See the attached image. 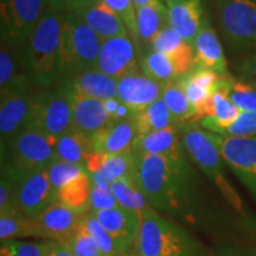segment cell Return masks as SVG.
I'll list each match as a JSON object with an SVG mask.
<instances>
[{
  "mask_svg": "<svg viewBox=\"0 0 256 256\" xmlns=\"http://www.w3.org/2000/svg\"><path fill=\"white\" fill-rule=\"evenodd\" d=\"M136 164L138 184L150 206L158 212L186 215L194 191V172L186 156H142L136 158Z\"/></svg>",
  "mask_w": 256,
  "mask_h": 256,
  "instance_id": "obj_1",
  "label": "cell"
},
{
  "mask_svg": "<svg viewBox=\"0 0 256 256\" xmlns=\"http://www.w3.org/2000/svg\"><path fill=\"white\" fill-rule=\"evenodd\" d=\"M64 12L48 6L46 14L22 46L25 66L34 82L51 87L60 80V30Z\"/></svg>",
  "mask_w": 256,
  "mask_h": 256,
  "instance_id": "obj_2",
  "label": "cell"
},
{
  "mask_svg": "<svg viewBox=\"0 0 256 256\" xmlns=\"http://www.w3.org/2000/svg\"><path fill=\"white\" fill-rule=\"evenodd\" d=\"M132 256H196V242L185 230L151 206L139 212Z\"/></svg>",
  "mask_w": 256,
  "mask_h": 256,
  "instance_id": "obj_3",
  "label": "cell"
},
{
  "mask_svg": "<svg viewBox=\"0 0 256 256\" xmlns=\"http://www.w3.org/2000/svg\"><path fill=\"white\" fill-rule=\"evenodd\" d=\"M101 40L78 14L66 12L60 30V83L96 69Z\"/></svg>",
  "mask_w": 256,
  "mask_h": 256,
  "instance_id": "obj_4",
  "label": "cell"
},
{
  "mask_svg": "<svg viewBox=\"0 0 256 256\" xmlns=\"http://www.w3.org/2000/svg\"><path fill=\"white\" fill-rule=\"evenodd\" d=\"M180 136L184 150L192 162L200 168L204 174L215 184L220 194L240 215H246L244 206L230 182L224 174L222 156L210 138L208 130H202L194 121L180 124Z\"/></svg>",
  "mask_w": 256,
  "mask_h": 256,
  "instance_id": "obj_5",
  "label": "cell"
},
{
  "mask_svg": "<svg viewBox=\"0 0 256 256\" xmlns=\"http://www.w3.org/2000/svg\"><path fill=\"white\" fill-rule=\"evenodd\" d=\"M57 140L38 132L31 127H24L12 138L2 151H6L8 159L22 172L46 171L57 162Z\"/></svg>",
  "mask_w": 256,
  "mask_h": 256,
  "instance_id": "obj_6",
  "label": "cell"
},
{
  "mask_svg": "<svg viewBox=\"0 0 256 256\" xmlns=\"http://www.w3.org/2000/svg\"><path fill=\"white\" fill-rule=\"evenodd\" d=\"M216 17L232 49H256V0H215Z\"/></svg>",
  "mask_w": 256,
  "mask_h": 256,
  "instance_id": "obj_7",
  "label": "cell"
},
{
  "mask_svg": "<svg viewBox=\"0 0 256 256\" xmlns=\"http://www.w3.org/2000/svg\"><path fill=\"white\" fill-rule=\"evenodd\" d=\"M72 100L68 90L60 86L56 90L34 94L32 110L26 127L57 140L72 130Z\"/></svg>",
  "mask_w": 256,
  "mask_h": 256,
  "instance_id": "obj_8",
  "label": "cell"
},
{
  "mask_svg": "<svg viewBox=\"0 0 256 256\" xmlns=\"http://www.w3.org/2000/svg\"><path fill=\"white\" fill-rule=\"evenodd\" d=\"M48 6L49 0H0L2 40L23 46Z\"/></svg>",
  "mask_w": 256,
  "mask_h": 256,
  "instance_id": "obj_9",
  "label": "cell"
},
{
  "mask_svg": "<svg viewBox=\"0 0 256 256\" xmlns=\"http://www.w3.org/2000/svg\"><path fill=\"white\" fill-rule=\"evenodd\" d=\"M209 134L224 162H226L238 180L256 198V136L234 138L211 132Z\"/></svg>",
  "mask_w": 256,
  "mask_h": 256,
  "instance_id": "obj_10",
  "label": "cell"
},
{
  "mask_svg": "<svg viewBox=\"0 0 256 256\" xmlns=\"http://www.w3.org/2000/svg\"><path fill=\"white\" fill-rule=\"evenodd\" d=\"M57 200V191L51 185L48 171L23 172L16 192V208L19 212L37 220Z\"/></svg>",
  "mask_w": 256,
  "mask_h": 256,
  "instance_id": "obj_11",
  "label": "cell"
},
{
  "mask_svg": "<svg viewBox=\"0 0 256 256\" xmlns=\"http://www.w3.org/2000/svg\"><path fill=\"white\" fill-rule=\"evenodd\" d=\"M96 69L116 80L138 72V60L132 38L113 37L101 40Z\"/></svg>",
  "mask_w": 256,
  "mask_h": 256,
  "instance_id": "obj_12",
  "label": "cell"
},
{
  "mask_svg": "<svg viewBox=\"0 0 256 256\" xmlns=\"http://www.w3.org/2000/svg\"><path fill=\"white\" fill-rule=\"evenodd\" d=\"M34 94L28 92L2 90L0 92V134L2 146L26 127L32 110Z\"/></svg>",
  "mask_w": 256,
  "mask_h": 256,
  "instance_id": "obj_13",
  "label": "cell"
},
{
  "mask_svg": "<svg viewBox=\"0 0 256 256\" xmlns=\"http://www.w3.org/2000/svg\"><path fill=\"white\" fill-rule=\"evenodd\" d=\"M162 86L144 72L130 74L118 80V98L136 115L158 100Z\"/></svg>",
  "mask_w": 256,
  "mask_h": 256,
  "instance_id": "obj_14",
  "label": "cell"
},
{
  "mask_svg": "<svg viewBox=\"0 0 256 256\" xmlns=\"http://www.w3.org/2000/svg\"><path fill=\"white\" fill-rule=\"evenodd\" d=\"M192 49L194 56V68L210 70L220 78H230L228 62L223 52L222 44L206 17L204 18Z\"/></svg>",
  "mask_w": 256,
  "mask_h": 256,
  "instance_id": "obj_15",
  "label": "cell"
},
{
  "mask_svg": "<svg viewBox=\"0 0 256 256\" xmlns=\"http://www.w3.org/2000/svg\"><path fill=\"white\" fill-rule=\"evenodd\" d=\"M92 212V211H90ZM104 228L110 234L124 255L133 248L139 228V212L118 206L92 212Z\"/></svg>",
  "mask_w": 256,
  "mask_h": 256,
  "instance_id": "obj_16",
  "label": "cell"
},
{
  "mask_svg": "<svg viewBox=\"0 0 256 256\" xmlns=\"http://www.w3.org/2000/svg\"><path fill=\"white\" fill-rule=\"evenodd\" d=\"M86 168L92 184L110 185L118 178L136 177V158L132 151L116 154L92 152L87 159Z\"/></svg>",
  "mask_w": 256,
  "mask_h": 256,
  "instance_id": "obj_17",
  "label": "cell"
},
{
  "mask_svg": "<svg viewBox=\"0 0 256 256\" xmlns=\"http://www.w3.org/2000/svg\"><path fill=\"white\" fill-rule=\"evenodd\" d=\"M72 12L78 14L101 40L130 36V32L121 18L104 0H88Z\"/></svg>",
  "mask_w": 256,
  "mask_h": 256,
  "instance_id": "obj_18",
  "label": "cell"
},
{
  "mask_svg": "<svg viewBox=\"0 0 256 256\" xmlns=\"http://www.w3.org/2000/svg\"><path fill=\"white\" fill-rule=\"evenodd\" d=\"M138 136L134 118L113 120L92 136L94 152L104 154H116L132 151L133 144Z\"/></svg>",
  "mask_w": 256,
  "mask_h": 256,
  "instance_id": "obj_19",
  "label": "cell"
},
{
  "mask_svg": "<svg viewBox=\"0 0 256 256\" xmlns=\"http://www.w3.org/2000/svg\"><path fill=\"white\" fill-rule=\"evenodd\" d=\"M132 152L136 158L142 156H162L168 158H180L186 156L179 126L138 136L134 140Z\"/></svg>",
  "mask_w": 256,
  "mask_h": 256,
  "instance_id": "obj_20",
  "label": "cell"
},
{
  "mask_svg": "<svg viewBox=\"0 0 256 256\" xmlns=\"http://www.w3.org/2000/svg\"><path fill=\"white\" fill-rule=\"evenodd\" d=\"M34 81L25 66L22 46L2 40L0 49V88L2 90L28 92Z\"/></svg>",
  "mask_w": 256,
  "mask_h": 256,
  "instance_id": "obj_21",
  "label": "cell"
},
{
  "mask_svg": "<svg viewBox=\"0 0 256 256\" xmlns=\"http://www.w3.org/2000/svg\"><path fill=\"white\" fill-rule=\"evenodd\" d=\"M168 25L192 46L204 22L200 0H168Z\"/></svg>",
  "mask_w": 256,
  "mask_h": 256,
  "instance_id": "obj_22",
  "label": "cell"
},
{
  "mask_svg": "<svg viewBox=\"0 0 256 256\" xmlns=\"http://www.w3.org/2000/svg\"><path fill=\"white\" fill-rule=\"evenodd\" d=\"M69 95L72 112V130L92 136L112 121V116L106 108L104 101L70 94V92Z\"/></svg>",
  "mask_w": 256,
  "mask_h": 256,
  "instance_id": "obj_23",
  "label": "cell"
},
{
  "mask_svg": "<svg viewBox=\"0 0 256 256\" xmlns=\"http://www.w3.org/2000/svg\"><path fill=\"white\" fill-rule=\"evenodd\" d=\"M70 94L96 100L118 98V80L106 75L98 69H92L78 74L69 81L60 83Z\"/></svg>",
  "mask_w": 256,
  "mask_h": 256,
  "instance_id": "obj_24",
  "label": "cell"
},
{
  "mask_svg": "<svg viewBox=\"0 0 256 256\" xmlns=\"http://www.w3.org/2000/svg\"><path fill=\"white\" fill-rule=\"evenodd\" d=\"M83 215L84 214L75 212L64 206L62 202L56 200L38 217L37 220L46 232L48 238L66 244L70 236L78 229Z\"/></svg>",
  "mask_w": 256,
  "mask_h": 256,
  "instance_id": "obj_25",
  "label": "cell"
},
{
  "mask_svg": "<svg viewBox=\"0 0 256 256\" xmlns=\"http://www.w3.org/2000/svg\"><path fill=\"white\" fill-rule=\"evenodd\" d=\"M151 46L153 51L165 54L172 60L180 78L194 68V49L170 25L153 38Z\"/></svg>",
  "mask_w": 256,
  "mask_h": 256,
  "instance_id": "obj_26",
  "label": "cell"
},
{
  "mask_svg": "<svg viewBox=\"0 0 256 256\" xmlns=\"http://www.w3.org/2000/svg\"><path fill=\"white\" fill-rule=\"evenodd\" d=\"M56 151L58 160L82 165L86 168L87 159L94 152L92 145V136L70 130L57 139Z\"/></svg>",
  "mask_w": 256,
  "mask_h": 256,
  "instance_id": "obj_27",
  "label": "cell"
},
{
  "mask_svg": "<svg viewBox=\"0 0 256 256\" xmlns=\"http://www.w3.org/2000/svg\"><path fill=\"white\" fill-rule=\"evenodd\" d=\"M92 182L88 172L72 179L57 191V200L78 214L90 211V194Z\"/></svg>",
  "mask_w": 256,
  "mask_h": 256,
  "instance_id": "obj_28",
  "label": "cell"
},
{
  "mask_svg": "<svg viewBox=\"0 0 256 256\" xmlns=\"http://www.w3.org/2000/svg\"><path fill=\"white\" fill-rule=\"evenodd\" d=\"M160 98L165 102L166 107L168 108L176 124L180 126V124H186L188 121L196 122L197 110L188 101V96L178 80L164 83Z\"/></svg>",
  "mask_w": 256,
  "mask_h": 256,
  "instance_id": "obj_29",
  "label": "cell"
},
{
  "mask_svg": "<svg viewBox=\"0 0 256 256\" xmlns=\"http://www.w3.org/2000/svg\"><path fill=\"white\" fill-rule=\"evenodd\" d=\"M134 121L138 130V136H144L152 132L165 130V128L178 126L166 107L165 102L159 98L142 112L134 115Z\"/></svg>",
  "mask_w": 256,
  "mask_h": 256,
  "instance_id": "obj_30",
  "label": "cell"
},
{
  "mask_svg": "<svg viewBox=\"0 0 256 256\" xmlns=\"http://www.w3.org/2000/svg\"><path fill=\"white\" fill-rule=\"evenodd\" d=\"M20 238H48V236L37 220L26 217L22 212L0 216V238L2 241Z\"/></svg>",
  "mask_w": 256,
  "mask_h": 256,
  "instance_id": "obj_31",
  "label": "cell"
},
{
  "mask_svg": "<svg viewBox=\"0 0 256 256\" xmlns=\"http://www.w3.org/2000/svg\"><path fill=\"white\" fill-rule=\"evenodd\" d=\"M136 23L139 38L144 43L151 46L153 38L168 26V8L162 6H142L136 8Z\"/></svg>",
  "mask_w": 256,
  "mask_h": 256,
  "instance_id": "obj_32",
  "label": "cell"
},
{
  "mask_svg": "<svg viewBox=\"0 0 256 256\" xmlns=\"http://www.w3.org/2000/svg\"><path fill=\"white\" fill-rule=\"evenodd\" d=\"M110 186L119 206L124 209L140 212L150 206L145 194L138 184L136 177L118 178L112 182Z\"/></svg>",
  "mask_w": 256,
  "mask_h": 256,
  "instance_id": "obj_33",
  "label": "cell"
},
{
  "mask_svg": "<svg viewBox=\"0 0 256 256\" xmlns=\"http://www.w3.org/2000/svg\"><path fill=\"white\" fill-rule=\"evenodd\" d=\"M23 172L2 158V180H0V216L19 212L16 208V192Z\"/></svg>",
  "mask_w": 256,
  "mask_h": 256,
  "instance_id": "obj_34",
  "label": "cell"
},
{
  "mask_svg": "<svg viewBox=\"0 0 256 256\" xmlns=\"http://www.w3.org/2000/svg\"><path fill=\"white\" fill-rule=\"evenodd\" d=\"M142 69L145 75L160 83L177 81L180 78L174 63L165 54L151 51L142 60Z\"/></svg>",
  "mask_w": 256,
  "mask_h": 256,
  "instance_id": "obj_35",
  "label": "cell"
},
{
  "mask_svg": "<svg viewBox=\"0 0 256 256\" xmlns=\"http://www.w3.org/2000/svg\"><path fill=\"white\" fill-rule=\"evenodd\" d=\"M226 92L241 112H256V88L252 84L230 76L226 81Z\"/></svg>",
  "mask_w": 256,
  "mask_h": 256,
  "instance_id": "obj_36",
  "label": "cell"
},
{
  "mask_svg": "<svg viewBox=\"0 0 256 256\" xmlns=\"http://www.w3.org/2000/svg\"><path fill=\"white\" fill-rule=\"evenodd\" d=\"M84 224L104 256H128L121 252L110 234L98 223L90 211L84 214Z\"/></svg>",
  "mask_w": 256,
  "mask_h": 256,
  "instance_id": "obj_37",
  "label": "cell"
},
{
  "mask_svg": "<svg viewBox=\"0 0 256 256\" xmlns=\"http://www.w3.org/2000/svg\"><path fill=\"white\" fill-rule=\"evenodd\" d=\"M74 256H104L84 224V215L78 229L66 243Z\"/></svg>",
  "mask_w": 256,
  "mask_h": 256,
  "instance_id": "obj_38",
  "label": "cell"
},
{
  "mask_svg": "<svg viewBox=\"0 0 256 256\" xmlns=\"http://www.w3.org/2000/svg\"><path fill=\"white\" fill-rule=\"evenodd\" d=\"M46 171L50 183L56 191H58L60 188L68 184L72 179L88 172L84 166L72 164V162H63V160H57Z\"/></svg>",
  "mask_w": 256,
  "mask_h": 256,
  "instance_id": "obj_39",
  "label": "cell"
},
{
  "mask_svg": "<svg viewBox=\"0 0 256 256\" xmlns=\"http://www.w3.org/2000/svg\"><path fill=\"white\" fill-rule=\"evenodd\" d=\"M49 240L43 242H22L4 240L0 247V256H46Z\"/></svg>",
  "mask_w": 256,
  "mask_h": 256,
  "instance_id": "obj_40",
  "label": "cell"
},
{
  "mask_svg": "<svg viewBox=\"0 0 256 256\" xmlns=\"http://www.w3.org/2000/svg\"><path fill=\"white\" fill-rule=\"evenodd\" d=\"M104 2L119 16L130 32V37L134 43H138L140 38L136 23V8L132 0H104Z\"/></svg>",
  "mask_w": 256,
  "mask_h": 256,
  "instance_id": "obj_41",
  "label": "cell"
},
{
  "mask_svg": "<svg viewBox=\"0 0 256 256\" xmlns=\"http://www.w3.org/2000/svg\"><path fill=\"white\" fill-rule=\"evenodd\" d=\"M223 136L247 138L256 136V112H241L238 119L220 134Z\"/></svg>",
  "mask_w": 256,
  "mask_h": 256,
  "instance_id": "obj_42",
  "label": "cell"
},
{
  "mask_svg": "<svg viewBox=\"0 0 256 256\" xmlns=\"http://www.w3.org/2000/svg\"><path fill=\"white\" fill-rule=\"evenodd\" d=\"M119 206L116 198L110 190V185L92 184L90 194V211H100L112 209Z\"/></svg>",
  "mask_w": 256,
  "mask_h": 256,
  "instance_id": "obj_43",
  "label": "cell"
},
{
  "mask_svg": "<svg viewBox=\"0 0 256 256\" xmlns=\"http://www.w3.org/2000/svg\"><path fill=\"white\" fill-rule=\"evenodd\" d=\"M240 78L256 88V50L240 64Z\"/></svg>",
  "mask_w": 256,
  "mask_h": 256,
  "instance_id": "obj_44",
  "label": "cell"
},
{
  "mask_svg": "<svg viewBox=\"0 0 256 256\" xmlns=\"http://www.w3.org/2000/svg\"><path fill=\"white\" fill-rule=\"evenodd\" d=\"M87 2L88 0H49V6H52L66 14V12L75 11Z\"/></svg>",
  "mask_w": 256,
  "mask_h": 256,
  "instance_id": "obj_45",
  "label": "cell"
},
{
  "mask_svg": "<svg viewBox=\"0 0 256 256\" xmlns=\"http://www.w3.org/2000/svg\"><path fill=\"white\" fill-rule=\"evenodd\" d=\"M46 256H74L68 246L62 242L49 240V246Z\"/></svg>",
  "mask_w": 256,
  "mask_h": 256,
  "instance_id": "obj_46",
  "label": "cell"
},
{
  "mask_svg": "<svg viewBox=\"0 0 256 256\" xmlns=\"http://www.w3.org/2000/svg\"><path fill=\"white\" fill-rule=\"evenodd\" d=\"M136 8H142V6H158V8H162V6H165V2L162 0H132Z\"/></svg>",
  "mask_w": 256,
  "mask_h": 256,
  "instance_id": "obj_47",
  "label": "cell"
},
{
  "mask_svg": "<svg viewBox=\"0 0 256 256\" xmlns=\"http://www.w3.org/2000/svg\"><path fill=\"white\" fill-rule=\"evenodd\" d=\"M220 256H238V255H220Z\"/></svg>",
  "mask_w": 256,
  "mask_h": 256,
  "instance_id": "obj_48",
  "label": "cell"
},
{
  "mask_svg": "<svg viewBox=\"0 0 256 256\" xmlns=\"http://www.w3.org/2000/svg\"><path fill=\"white\" fill-rule=\"evenodd\" d=\"M162 2H166V0H162Z\"/></svg>",
  "mask_w": 256,
  "mask_h": 256,
  "instance_id": "obj_49",
  "label": "cell"
},
{
  "mask_svg": "<svg viewBox=\"0 0 256 256\" xmlns=\"http://www.w3.org/2000/svg\"><path fill=\"white\" fill-rule=\"evenodd\" d=\"M166 2H168V0H166Z\"/></svg>",
  "mask_w": 256,
  "mask_h": 256,
  "instance_id": "obj_50",
  "label": "cell"
}]
</instances>
